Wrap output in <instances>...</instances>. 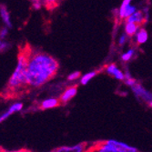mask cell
<instances>
[{
	"instance_id": "cell-1",
	"label": "cell",
	"mask_w": 152,
	"mask_h": 152,
	"mask_svg": "<svg viewBox=\"0 0 152 152\" xmlns=\"http://www.w3.org/2000/svg\"><path fill=\"white\" fill-rule=\"evenodd\" d=\"M58 61L51 55L32 49L27 63V88H40L57 75Z\"/></svg>"
},
{
	"instance_id": "cell-2",
	"label": "cell",
	"mask_w": 152,
	"mask_h": 152,
	"mask_svg": "<svg viewBox=\"0 0 152 152\" xmlns=\"http://www.w3.org/2000/svg\"><path fill=\"white\" fill-rule=\"evenodd\" d=\"M31 51L32 48L29 45L19 48L16 68L7 84V91L8 93L14 94L27 88V63H28Z\"/></svg>"
},
{
	"instance_id": "cell-3",
	"label": "cell",
	"mask_w": 152,
	"mask_h": 152,
	"mask_svg": "<svg viewBox=\"0 0 152 152\" xmlns=\"http://www.w3.org/2000/svg\"><path fill=\"white\" fill-rule=\"evenodd\" d=\"M131 88L137 98L142 99L147 104H148L150 107H152V93L148 91L146 88H144L141 85L137 84V83L133 85L131 87Z\"/></svg>"
},
{
	"instance_id": "cell-4",
	"label": "cell",
	"mask_w": 152,
	"mask_h": 152,
	"mask_svg": "<svg viewBox=\"0 0 152 152\" xmlns=\"http://www.w3.org/2000/svg\"><path fill=\"white\" fill-rule=\"evenodd\" d=\"M105 142L111 147H113L118 152H139L137 149L130 145H128L126 143H123L115 140H105Z\"/></svg>"
},
{
	"instance_id": "cell-5",
	"label": "cell",
	"mask_w": 152,
	"mask_h": 152,
	"mask_svg": "<svg viewBox=\"0 0 152 152\" xmlns=\"http://www.w3.org/2000/svg\"><path fill=\"white\" fill-rule=\"evenodd\" d=\"M77 93V86H70L67 87L60 95L59 96V100L61 104H66L68 101H70L74 96Z\"/></svg>"
},
{
	"instance_id": "cell-6",
	"label": "cell",
	"mask_w": 152,
	"mask_h": 152,
	"mask_svg": "<svg viewBox=\"0 0 152 152\" xmlns=\"http://www.w3.org/2000/svg\"><path fill=\"white\" fill-rule=\"evenodd\" d=\"M86 152H118L113 147L107 144L105 141H99L92 147L87 148Z\"/></svg>"
},
{
	"instance_id": "cell-7",
	"label": "cell",
	"mask_w": 152,
	"mask_h": 152,
	"mask_svg": "<svg viewBox=\"0 0 152 152\" xmlns=\"http://www.w3.org/2000/svg\"><path fill=\"white\" fill-rule=\"evenodd\" d=\"M106 72L118 80H125V73L121 71L115 64H109L106 66Z\"/></svg>"
},
{
	"instance_id": "cell-8",
	"label": "cell",
	"mask_w": 152,
	"mask_h": 152,
	"mask_svg": "<svg viewBox=\"0 0 152 152\" xmlns=\"http://www.w3.org/2000/svg\"><path fill=\"white\" fill-rule=\"evenodd\" d=\"M87 148H88L86 143H80L74 146L60 147L55 150V152H86Z\"/></svg>"
},
{
	"instance_id": "cell-9",
	"label": "cell",
	"mask_w": 152,
	"mask_h": 152,
	"mask_svg": "<svg viewBox=\"0 0 152 152\" xmlns=\"http://www.w3.org/2000/svg\"><path fill=\"white\" fill-rule=\"evenodd\" d=\"M22 108H23V103H21V102H18V103L13 104L12 106L9 107V108L7 110L6 112H4L3 114L0 115V123L3 122L4 120H6L12 114L18 112V111H21Z\"/></svg>"
},
{
	"instance_id": "cell-10",
	"label": "cell",
	"mask_w": 152,
	"mask_h": 152,
	"mask_svg": "<svg viewBox=\"0 0 152 152\" xmlns=\"http://www.w3.org/2000/svg\"><path fill=\"white\" fill-rule=\"evenodd\" d=\"M0 17H1V19L4 22L5 26L7 27H8V28H11L12 22H11V18H10V14H9L7 7L4 5H0Z\"/></svg>"
},
{
	"instance_id": "cell-11",
	"label": "cell",
	"mask_w": 152,
	"mask_h": 152,
	"mask_svg": "<svg viewBox=\"0 0 152 152\" xmlns=\"http://www.w3.org/2000/svg\"><path fill=\"white\" fill-rule=\"evenodd\" d=\"M126 22H132L141 26L145 23V16L141 11H136L126 19Z\"/></svg>"
},
{
	"instance_id": "cell-12",
	"label": "cell",
	"mask_w": 152,
	"mask_h": 152,
	"mask_svg": "<svg viewBox=\"0 0 152 152\" xmlns=\"http://www.w3.org/2000/svg\"><path fill=\"white\" fill-rule=\"evenodd\" d=\"M60 105V100L59 99H54V98H50V99H47L45 100H43L40 103V108L41 109H49V108H54L57 107Z\"/></svg>"
},
{
	"instance_id": "cell-13",
	"label": "cell",
	"mask_w": 152,
	"mask_h": 152,
	"mask_svg": "<svg viewBox=\"0 0 152 152\" xmlns=\"http://www.w3.org/2000/svg\"><path fill=\"white\" fill-rule=\"evenodd\" d=\"M140 26L136 23L126 22V24H125V33L130 37H133L134 35H136L137 32L140 30Z\"/></svg>"
},
{
	"instance_id": "cell-14",
	"label": "cell",
	"mask_w": 152,
	"mask_h": 152,
	"mask_svg": "<svg viewBox=\"0 0 152 152\" xmlns=\"http://www.w3.org/2000/svg\"><path fill=\"white\" fill-rule=\"evenodd\" d=\"M148 37V35L147 30L145 28H140V30L135 35L136 43L137 45H142L147 42Z\"/></svg>"
},
{
	"instance_id": "cell-15",
	"label": "cell",
	"mask_w": 152,
	"mask_h": 152,
	"mask_svg": "<svg viewBox=\"0 0 152 152\" xmlns=\"http://www.w3.org/2000/svg\"><path fill=\"white\" fill-rule=\"evenodd\" d=\"M61 1L62 0H42L44 7L48 10H52L54 8H56Z\"/></svg>"
},
{
	"instance_id": "cell-16",
	"label": "cell",
	"mask_w": 152,
	"mask_h": 152,
	"mask_svg": "<svg viewBox=\"0 0 152 152\" xmlns=\"http://www.w3.org/2000/svg\"><path fill=\"white\" fill-rule=\"evenodd\" d=\"M99 73V71H91V72H88L87 74H85L84 76H82V77L80 78V83L81 85H87L88 83L94 77L96 76V74Z\"/></svg>"
},
{
	"instance_id": "cell-17",
	"label": "cell",
	"mask_w": 152,
	"mask_h": 152,
	"mask_svg": "<svg viewBox=\"0 0 152 152\" xmlns=\"http://www.w3.org/2000/svg\"><path fill=\"white\" fill-rule=\"evenodd\" d=\"M134 54H135V50L133 48H130L129 49L126 53H124L122 56H121V59L124 61V62H128L129 61L130 59H132L133 56H134Z\"/></svg>"
},
{
	"instance_id": "cell-18",
	"label": "cell",
	"mask_w": 152,
	"mask_h": 152,
	"mask_svg": "<svg viewBox=\"0 0 152 152\" xmlns=\"http://www.w3.org/2000/svg\"><path fill=\"white\" fill-rule=\"evenodd\" d=\"M80 77V72L79 71H76V72H73L71 74L68 75L67 77V80L68 81H75L77 79H78Z\"/></svg>"
},
{
	"instance_id": "cell-19",
	"label": "cell",
	"mask_w": 152,
	"mask_h": 152,
	"mask_svg": "<svg viewBox=\"0 0 152 152\" xmlns=\"http://www.w3.org/2000/svg\"><path fill=\"white\" fill-rule=\"evenodd\" d=\"M129 36L125 33V34H122L119 38H118V45L119 46H123L124 44H125L127 42V39H128Z\"/></svg>"
},
{
	"instance_id": "cell-20",
	"label": "cell",
	"mask_w": 152,
	"mask_h": 152,
	"mask_svg": "<svg viewBox=\"0 0 152 152\" xmlns=\"http://www.w3.org/2000/svg\"><path fill=\"white\" fill-rule=\"evenodd\" d=\"M32 4H33V8L35 9H40L44 6L42 0H34V1H32Z\"/></svg>"
},
{
	"instance_id": "cell-21",
	"label": "cell",
	"mask_w": 152,
	"mask_h": 152,
	"mask_svg": "<svg viewBox=\"0 0 152 152\" xmlns=\"http://www.w3.org/2000/svg\"><path fill=\"white\" fill-rule=\"evenodd\" d=\"M7 34H8V27H7V26L3 27V28L0 30V38L3 40L5 37H7Z\"/></svg>"
},
{
	"instance_id": "cell-22",
	"label": "cell",
	"mask_w": 152,
	"mask_h": 152,
	"mask_svg": "<svg viewBox=\"0 0 152 152\" xmlns=\"http://www.w3.org/2000/svg\"><path fill=\"white\" fill-rule=\"evenodd\" d=\"M9 47V43H7V41H3L1 42V45H0V52H3V51H6Z\"/></svg>"
},
{
	"instance_id": "cell-23",
	"label": "cell",
	"mask_w": 152,
	"mask_h": 152,
	"mask_svg": "<svg viewBox=\"0 0 152 152\" xmlns=\"http://www.w3.org/2000/svg\"><path fill=\"white\" fill-rule=\"evenodd\" d=\"M6 152V151H4ZM10 152H29L27 149H18V150H15V151H10Z\"/></svg>"
},
{
	"instance_id": "cell-24",
	"label": "cell",
	"mask_w": 152,
	"mask_h": 152,
	"mask_svg": "<svg viewBox=\"0 0 152 152\" xmlns=\"http://www.w3.org/2000/svg\"><path fill=\"white\" fill-rule=\"evenodd\" d=\"M0 152H4V150H3V149H1V148H0Z\"/></svg>"
},
{
	"instance_id": "cell-25",
	"label": "cell",
	"mask_w": 152,
	"mask_h": 152,
	"mask_svg": "<svg viewBox=\"0 0 152 152\" xmlns=\"http://www.w3.org/2000/svg\"><path fill=\"white\" fill-rule=\"evenodd\" d=\"M1 42H2V39L0 38V45H1Z\"/></svg>"
},
{
	"instance_id": "cell-26",
	"label": "cell",
	"mask_w": 152,
	"mask_h": 152,
	"mask_svg": "<svg viewBox=\"0 0 152 152\" xmlns=\"http://www.w3.org/2000/svg\"><path fill=\"white\" fill-rule=\"evenodd\" d=\"M32 1H34V0H32Z\"/></svg>"
}]
</instances>
